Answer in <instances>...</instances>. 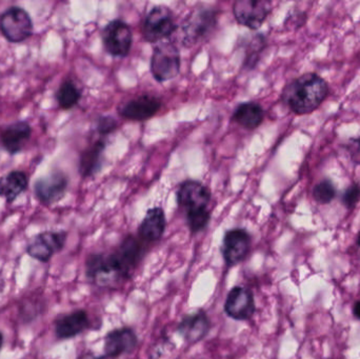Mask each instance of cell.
Returning <instances> with one entry per match:
<instances>
[{"mask_svg":"<svg viewBox=\"0 0 360 359\" xmlns=\"http://www.w3.org/2000/svg\"><path fill=\"white\" fill-rule=\"evenodd\" d=\"M329 95L327 81L315 73L292 80L283 92V100L296 115H307L319 109Z\"/></svg>","mask_w":360,"mask_h":359,"instance_id":"1","label":"cell"},{"mask_svg":"<svg viewBox=\"0 0 360 359\" xmlns=\"http://www.w3.org/2000/svg\"><path fill=\"white\" fill-rule=\"evenodd\" d=\"M86 273L91 282L101 287L113 286L131 276L114 252L90 255L86 259Z\"/></svg>","mask_w":360,"mask_h":359,"instance_id":"2","label":"cell"},{"mask_svg":"<svg viewBox=\"0 0 360 359\" xmlns=\"http://www.w3.org/2000/svg\"><path fill=\"white\" fill-rule=\"evenodd\" d=\"M217 23L215 10L196 8L181 25V41L186 46H193L207 39Z\"/></svg>","mask_w":360,"mask_h":359,"instance_id":"3","label":"cell"},{"mask_svg":"<svg viewBox=\"0 0 360 359\" xmlns=\"http://www.w3.org/2000/svg\"><path fill=\"white\" fill-rule=\"evenodd\" d=\"M176 29L172 11L166 6H156L146 16L143 35L148 42L155 44L170 37Z\"/></svg>","mask_w":360,"mask_h":359,"instance_id":"4","label":"cell"},{"mask_svg":"<svg viewBox=\"0 0 360 359\" xmlns=\"http://www.w3.org/2000/svg\"><path fill=\"white\" fill-rule=\"evenodd\" d=\"M180 53L173 42H162L154 48L151 58V72L158 82L176 77L180 71Z\"/></svg>","mask_w":360,"mask_h":359,"instance_id":"5","label":"cell"},{"mask_svg":"<svg viewBox=\"0 0 360 359\" xmlns=\"http://www.w3.org/2000/svg\"><path fill=\"white\" fill-rule=\"evenodd\" d=\"M0 31L8 41L19 44L31 37L33 21L27 11L12 6L0 16Z\"/></svg>","mask_w":360,"mask_h":359,"instance_id":"6","label":"cell"},{"mask_svg":"<svg viewBox=\"0 0 360 359\" xmlns=\"http://www.w3.org/2000/svg\"><path fill=\"white\" fill-rule=\"evenodd\" d=\"M252 238L249 232L240 228L229 230L222 240L221 254L228 267L243 263L251 250Z\"/></svg>","mask_w":360,"mask_h":359,"instance_id":"7","label":"cell"},{"mask_svg":"<svg viewBox=\"0 0 360 359\" xmlns=\"http://www.w3.org/2000/svg\"><path fill=\"white\" fill-rule=\"evenodd\" d=\"M176 200L186 215L202 212L211 202V192L199 181H186L179 185Z\"/></svg>","mask_w":360,"mask_h":359,"instance_id":"8","label":"cell"},{"mask_svg":"<svg viewBox=\"0 0 360 359\" xmlns=\"http://www.w3.org/2000/svg\"><path fill=\"white\" fill-rule=\"evenodd\" d=\"M103 46L112 56H128L132 46L133 34L128 23L122 20H112L103 29Z\"/></svg>","mask_w":360,"mask_h":359,"instance_id":"9","label":"cell"},{"mask_svg":"<svg viewBox=\"0 0 360 359\" xmlns=\"http://www.w3.org/2000/svg\"><path fill=\"white\" fill-rule=\"evenodd\" d=\"M270 11V2L262 0H237L233 6L237 22L251 30L259 29Z\"/></svg>","mask_w":360,"mask_h":359,"instance_id":"10","label":"cell"},{"mask_svg":"<svg viewBox=\"0 0 360 359\" xmlns=\"http://www.w3.org/2000/svg\"><path fill=\"white\" fill-rule=\"evenodd\" d=\"M255 299L250 289L237 286L231 289L224 303V312L235 320H248L255 313Z\"/></svg>","mask_w":360,"mask_h":359,"instance_id":"11","label":"cell"},{"mask_svg":"<svg viewBox=\"0 0 360 359\" xmlns=\"http://www.w3.org/2000/svg\"><path fill=\"white\" fill-rule=\"evenodd\" d=\"M67 233L65 232H44L36 236L27 246V254L37 261L46 263L55 253L63 250Z\"/></svg>","mask_w":360,"mask_h":359,"instance_id":"12","label":"cell"},{"mask_svg":"<svg viewBox=\"0 0 360 359\" xmlns=\"http://www.w3.org/2000/svg\"><path fill=\"white\" fill-rule=\"evenodd\" d=\"M139 345V337L129 327L110 331L105 339V355L116 359L124 354H130Z\"/></svg>","mask_w":360,"mask_h":359,"instance_id":"13","label":"cell"},{"mask_svg":"<svg viewBox=\"0 0 360 359\" xmlns=\"http://www.w3.org/2000/svg\"><path fill=\"white\" fill-rule=\"evenodd\" d=\"M68 189V177L63 172H53L35 183L36 197L44 204L63 200Z\"/></svg>","mask_w":360,"mask_h":359,"instance_id":"14","label":"cell"},{"mask_svg":"<svg viewBox=\"0 0 360 359\" xmlns=\"http://www.w3.org/2000/svg\"><path fill=\"white\" fill-rule=\"evenodd\" d=\"M211 329V322L207 313L202 310L184 316L180 320L177 332L181 339L188 344H196L202 341Z\"/></svg>","mask_w":360,"mask_h":359,"instance_id":"15","label":"cell"},{"mask_svg":"<svg viewBox=\"0 0 360 359\" xmlns=\"http://www.w3.org/2000/svg\"><path fill=\"white\" fill-rule=\"evenodd\" d=\"M162 107L160 99L151 95H141L120 107V114L132 122H143L153 117Z\"/></svg>","mask_w":360,"mask_h":359,"instance_id":"16","label":"cell"},{"mask_svg":"<svg viewBox=\"0 0 360 359\" xmlns=\"http://www.w3.org/2000/svg\"><path fill=\"white\" fill-rule=\"evenodd\" d=\"M167 219L162 208H152L148 211L139 228V238L145 244H153L162 240L166 231Z\"/></svg>","mask_w":360,"mask_h":359,"instance_id":"17","label":"cell"},{"mask_svg":"<svg viewBox=\"0 0 360 359\" xmlns=\"http://www.w3.org/2000/svg\"><path fill=\"white\" fill-rule=\"evenodd\" d=\"M114 253L131 275L145 256V242L141 238L128 235Z\"/></svg>","mask_w":360,"mask_h":359,"instance_id":"18","label":"cell"},{"mask_svg":"<svg viewBox=\"0 0 360 359\" xmlns=\"http://www.w3.org/2000/svg\"><path fill=\"white\" fill-rule=\"evenodd\" d=\"M90 325L88 313L84 310H77L59 318L55 324V332L58 339H69L82 334Z\"/></svg>","mask_w":360,"mask_h":359,"instance_id":"19","label":"cell"},{"mask_svg":"<svg viewBox=\"0 0 360 359\" xmlns=\"http://www.w3.org/2000/svg\"><path fill=\"white\" fill-rule=\"evenodd\" d=\"M32 129L27 122H17L0 133V143L10 154L19 153L31 137Z\"/></svg>","mask_w":360,"mask_h":359,"instance_id":"20","label":"cell"},{"mask_svg":"<svg viewBox=\"0 0 360 359\" xmlns=\"http://www.w3.org/2000/svg\"><path fill=\"white\" fill-rule=\"evenodd\" d=\"M105 149V141L99 139L82 152L79 162V172L82 177L94 176L101 170Z\"/></svg>","mask_w":360,"mask_h":359,"instance_id":"21","label":"cell"},{"mask_svg":"<svg viewBox=\"0 0 360 359\" xmlns=\"http://www.w3.org/2000/svg\"><path fill=\"white\" fill-rule=\"evenodd\" d=\"M29 179L21 171H12L0 178V196L8 202H13L27 190Z\"/></svg>","mask_w":360,"mask_h":359,"instance_id":"22","label":"cell"},{"mask_svg":"<svg viewBox=\"0 0 360 359\" xmlns=\"http://www.w3.org/2000/svg\"><path fill=\"white\" fill-rule=\"evenodd\" d=\"M264 109L257 103H240L233 114V120L249 130L258 128L264 122Z\"/></svg>","mask_w":360,"mask_h":359,"instance_id":"23","label":"cell"},{"mask_svg":"<svg viewBox=\"0 0 360 359\" xmlns=\"http://www.w3.org/2000/svg\"><path fill=\"white\" fill-rule=\"evenodd\" d=\"M80 97H82V93L72 80H65L57 91L56 94L59 107L63 110H70L75 107Z\"/></svg>","mask_w":360,"mask_h":359,"instance_id":"24","label":"cell"},{"mask_svg":"<svg viewBox=\"0 0 360 359\" xmlns=\"http://www.w3.org/2000/svg\"><path fill=\"white\" fill-rule=\"evenodd\" d=\"M312 195L319 204H330L335 198L336 189L331 181L325 179L313 188Z\"/></svg>","mask_w":360,"mask_h":359,"instance_id":"25","label":"cell"},{"mask_svg":"<svg viewBox=\"0 0 360 359\" xmlns=\"http://www.w3.org/2000/svg\"><path fill=\"white\" fill-rule=\"evenodd\" d=\"M186 223L188 229L192 233H198L202 231L209 225L211 219V213L209 210L202 211V212L193 213V214L186 215Z\"/></svg>","mask_w":360,"mask_h":359,"instance_id":"26","label":"cell"},{"mask_svg":"<svg viewBox=\"0 0 360 359\" xmlns=\"http://www.w3.org/2000/svg\"><path fill=\"white\" fill-rule=\"evenodd\" d=\"M360 200V185L359 183H353L345 191L342 196V202L347 208L354 209Z\"/></svg>","mask_w":360,"mask_h":359,"instance_id":"27","label":"cell"},{"mask_svg":"<svg viewBox=\"0 0 360 359\" xmlns=\"http://www.w3.org/2000/svg\"><path fill=\"white\" fill-rule=\"evenodd\" d=\"M117 126V122L114 118L107 116V117L99 118L98 124H97V130L101 134L108 135L113 132Z\"/></svg>","mask_w":360,"mask_h":359,"instance_id":"28","label":"cell"},{"mask_svg":"<svg viewBox=\"0 0 360 359\" xmlns=\"http://www.w3.org/2000/svg\"><path fill=\"white\" fill-rule=\"evenodd\" d=\"M78 359H114V358H109V356H108V355L96 356V355H94V354L90 353V352H89V353L82 354V355L80 356V358Z\"/></svg>","mask_w":360,"mask_h":359,"instance_id":"29","label":"cell"},{"mask_svg":"<svg viewBox=\"0 0 360 359\" xmlns=\"http://www.w3.org/2000/svg\"><path fill=\"white\" fill-rule=\"evenodd\" d=\"M353 312H354L355 318L360 320V301H357V303H355L354 308H353Z\"/></svg>","mask_w":360,"mask_h":359,"instance_id":"30","label":"cell"},{"mask_svg":"<svg viewBox=\"0 0 360 359\" xmlns=\"http://www.w3.org/2000/svg\"><path fill=\"white\" fill-rule=\"evenodd\" d=\"M357 246H359V251H360V233L359 235V238H357Z\"/></svg>","mask_w":360,"mask_h":359,"instance_id":"31","label":"cell"},{"mask_svg":"<svg viewBox=\"0 0 360 359\" xmlns=\"http://www.w3.org/2000/svg\"><path fill=\"white\" fill-rule=\"evenodd\" d=\"M2 346V335L1 333H0V348H1Z\"/></svg>","mask_w":360,"mask_h":359,"instance_id":"32","label":"cell"}]
</instances>
